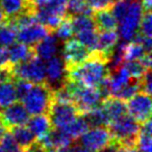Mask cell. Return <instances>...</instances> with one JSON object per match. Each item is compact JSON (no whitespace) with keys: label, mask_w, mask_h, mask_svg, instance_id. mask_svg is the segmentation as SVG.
I'll list each match as a JSON object with an SVG mask.
<instances>
[{"label":"cell","mask_w":152,"mask_h":152,"mask_svg":"<svg viewBox=\"0 0 152 152\" xmlns=\"http://www.w3.org/2000/svg\"><path fill=\"white\" fill-rule=\"evenodd\" d=\"M110 57L99 51H91L90 57L83 63L66 71V78L86 87L98 88L110 74Z\"/></svg>","instance_id":"cell-1"},{"label":"cell","mask_w":152,"mask_h":152,"mask_svg":"<svg viewBox=\"0 0 152 152\" xmlns=\"http://www.w3.org/2000/svg\"><path fill=\"white\" fill-rule=\"evenodd\" d=\"M140 126L141 124L127 113L110 121L106 128L110 132L112 141L119 147L133 148L137 147Z\"/></svg>","instance_id":"cell-2"},{"label":"cell","mask_w":152,"mask_h":152,"mask_svg":"<svg viewBox=\"0 0 152 152\" xmlns=\"http://www.w3.org/2000/svg\"><path fill=\"white\" fill-rule=\"evenodd\" d=\"M52 102L53 90L47 83H34L27 95L22 99V104L31 116L48 114Z\"/></svg>","instance_id":"cell-3"},{"label":"cell","mask_w":152,"mask_h":152,"mask_svg":"<svg viewBox=\"0 0 152 152\" xmlns=\"http://www.w3.org/2000/svg\"><path fill=\"white\" fill-rule=\"evenodd\" d=\"M14 78L25 79L32 83H46V67L43 59L32 56L30 59L13 65Z\"/></svg>","instance_id":"cell-4"},{"label":"cell","mask_w":152,"mask_h":152,"mask_svg":"<svg viewBox=\"0 0 152 152\" xmlns=\"http://www.w3.org/2000/svg\"><path fill=\"white\" fill-rule=\"evenodd\" d=\"M144 13L141 0H131L128 11L122 20L119 22V37L125 42H130L139 30L140 21Z\"/></svg>","instance_id":"cell-5"},{"label":"cell","mask_w":152,"mask_h":152,"mask_svg":"<svg viewBox=\"0 0 152 152\" xmlns=\"http://www.w3.org/2000/svg\"><path fill=\"white\" fill-rule=\"evenodd\" d=\"M80 115L74 103L53 101L48 112L52 128H64Z\"/></svg>","instance_id":"cell-6"},{"label":"cell","mask_w":152,"mask_h":152,"mask_svg":"<svg viewBox=\"0 0 152 152\" xmlns=\"http://www.w3.org/2000/svg\"><path fill=\"white\" fill-rule=\"evenodd\" d=\"M64 43L63 61L65 63L66 71L83 63L90 57L91 51L78 40L70 39Z\"/></svg>","instance_id":"cell-7"},{"label":"cell","mask_w":152,"mask_h":152,"mask_svg":"<svg viewBox=\"0 0 152 152\" xmlns=\"http://www.w3.org/2000/svg\"><path fill=\"white\" fill-rule=\"evenodd\" d=\"M127 113L137 121L140 124L149 120L151 117L152 102L150 95L139 92L126 101Z\"/></svg>","instance_id":"cell-8"},{"label":"cell","mask_w":152,"mask_h":152,"mask_svg":"<svg viewBox=\"0 0 152 152\" xmlns=\"http://www.w3.org/2000/svg\"><path fill=\"white\" fill-rule=\"evenodd\" d=\"M78 140L81 146L94 152H97L98 150L102 149L113 142L107 128L103 126L90 127L78 137Z\"/></svg>","instance_id":"cell-9"},{"label":"cell","mask_w":152,"mask_h":152,"mask_svg":"<svg viewBox=\"0 0 152 152\" xmlns=\"http://www.w3.org/2000/svg\"><path fill=\"white\" fill-rule=\"evenodd\" d=\"M0 117L7 129H11L15 126L26 125L30 118V115L21 102L16 101L11 105L0 110Z\"/></svg>","instance_id":"cell-10"},{"label":"cell","mask_w":152,"mask_h":152,"mask_svg":"<svg viewBox=\"0 0 152 152\" xmlns=\"http://www.w3.org/2000/svg\"><path fill=\"white\" fill-rule=\"evenodd\" d=\"M49 30L39 22H34L29 25L23 26L17 29L18 42L23 43L27 46H34L49 34Z\"/></svg>","instance_id":"cell-11"},{"label":"cell","mask_w":152,"mask_h":152,"mask_svg":"<svg viewBox=\"0 0 152 152\" xmlns=\"http://www.w3.org/2000/svg\"><path fill=\"white\" fill-rule=\"evenodd\" d=\"M45 67H46V83L50 87L52 85H56V88L63 85L66 78V67L63 58L54 55L47 61Z\"/></svg>","instance_id":"cell-12"},{"label":"cell","mask_w":152,"mask_h":152,"mask_svg":"<svg viewBox=\"0 0 152 152\" xmlns=\"http://www.w3.org/2000/svg\"><path fill=\"white\" fill-rule=\"evenodd\" d=\"M34 55L40 57L43 61H48L49 58L57 54L58 51V40L53 32H49L44 39L32 46Z\"/></svg>","instance_id":"cell-13"},{"label":"cell","mask_w":152,"mask_h":152,"mask_svg":"<svg viewBox=\"0 0 152 152\" xmlns=\"http://www.w3.org/2000/svg\"><path fill=\"white\" fill-rule=\"evenodd\" d=\"M27 125L30 131L34 134L37 141L47 135L52 129V125H51L48 114L34 115L32 118H29Z\"/></svg>","instance_id":"cell-14"},{"label":"cell","mask_w":152,"mask_h":152,"mask_svg":"<svg viewBox=\"0 0 152 152\" xmlns=\"http://www.w3.org/2000/svg\"><path fill=\"white\" fill-rule=\"evenodd\" d=\"M119 41V34L116 30H103L98 31V41H97V49L96 50L103 53L107 57L113 54L115 47L117 46Z\"/></svg>","instance_id":"cell-15"},{"label":"cell","mask_w":152,"mask_h":152,"mask_svg":"<svg viewBox=\"0 0 152 152\" xmlns=\"http://www.w3.org/2000/svg\"><path fill=\"white\" fill-rule=\"evenodd\" d=\"M0 9L5 19H12L25 11L34 10L28 0H0Z\"/></svg>","instance_id":"cell-16"},{"label":"cell","mask_w":152,"mask_h":152,"mask_svg":"<svg viewBox=\"0 0 152 152\" xmlns=\"http://www.w3.org/2000/svg\"><path fill=\"white\" fill-rule=\"evenodd\" d=\"M92 18L94 20L97 31L116 30L118 27V22L110 9L94 12Z\"/></svg>","instance_id":"cell-17"},{"label":"cell","mask_w":152,"mask_h":152,"mask_svg":"<svg viewBox=\"0 0 152 152\" xmlns=\"http://www.w3.org/2000/svg\"><path fill=\"white\" fill-rule=\"evenodd\" d=\"M13 133L20 150H28L37 143V139L34 133L30 131L26 125H21V126H15L9 129Z\"/></svg>","instance_id":"cell-18"},{"label":"cell","mask_w":152,"mask_h":152,"mask_svg":"<svg viewBox=\"0 0 152 152\" xmlns=\"http://www.w3.org/2000/svg\"><path fill=\"white\" fill-rule=\"evenodd\" d=\"M10 55V61L13 65L22 63L30 59L32 56H34V52L32 46H27L23 43H13L7 47Z\"/></svg>","instance_id":"cell-19"},{"label":"cell","mask_w":152,"mask_h":152,"mask_svg":"<svg viewBox=\"0 0 152 152\" xmlns=\"http://www.w3.org/2000/svg\"><path fill=\"white\" fill-rule=\"evenodd\" d=\"M101 105L105 110L110 121L127 114L126 101L119 99L117 97H114V96H110V97L102 100Z\"/></svg>","instance_id":"cell-20"},{"label":"cell","mask_w":152,"mask_h":152,"mask_svg":"<svg viewBox=\"0 0 152 152\" xmlns=\"http://www.w3.org/2000/svg\"><path fill=\"white\" fill-rule=\"evenodd\" d=\"M83 116L87 119L90 127H106L108 125V123L110 122V118H108L107 114H106L103 106L101 105V103L98 106H96V107H94L93 110L83 114Z\"/></svg>","instance_id":"cell-21"},{"label":"cell","mask_w":152,"mask_h":152,"mask_svg":"<svg viewBox=\"0 0 152 152\" xmlns=\"http://www.w3.org/2000/svg\"><path fill=\"white\" fill-rule=\"evenodd\" d=\"M14 79L0 83V110L17 101Z\"/></svg>","instance_id":"cell-22"},{"label":"cell","mask_w":152,"mask_h":152,"mask_svg":"<svg viewBox=\"0 0 152 152\" xmlns=\"http://www.w3.org/2000/svg\"><path fill=\"white\" fill-rule=\"evenodd\" d=\"M17 40V26L13 19H5L0 27V47H9Z\"/></svg>","instance_id":"cell-23"},{"label":"cell","mask_w":152,"mask_h":152,"mask_svg":"<svg viewBox=\"0 0 152 152\" xmlns=\"http://www.w3.org/2000/svg\"><path fill=\"white\" fill-rule=\"evenodd\" d=\"M90 128V125L88 123L87 119L85 118L83 115H79L77 118L74 121H72L69 125H67L66 127H64V130L74 140H78V137H80L83 133H85L88 129Z\"/></svg>","instance_id":"cell-24"},{"label":"cell","mask_w":152,"mask_h":152,"mask_svg":"<svg viewBox=\"0 0 152 152\" xmlns=\"http://www.w3.org/2000/svg\"><path fill=\"white\" fill-rule=\"evenodd\" d=\"M67 3L68 0H46L42 7H36V9H41L47 13L61 16V17H66L67 16Z\"/></svg>","instance_id":"cell-25"},{"label":"cell","mask_w":152,"mask_h":152,"mask_svg":"<svg viewBox=\"0 0 152 152\" xmlns=\"http://www.w3.org/2000/svg\"><path fill=\"white\" fill-rule=\"evenodd\" d=\"M67 15H87L93 16V11L90 9L87 0H68L67 3Z\"/></svg>","instance_id":"cell-26"},{"label":"cell","mask_w":152,"mask_h":152,"mask_svg":"<svg viewBox=\"0 0 152 152\" xmlns=\"http://www.w3.org/2000/svg\"><path fill=\"white\" fill-rule=\"evenodd\" d=\"M71 21H72V26H73L74 34L79 31H83V30L96 29L95 23H94V20L92 18V16H87V15L72 16Z\"/></svg>","instance_id":"cell-27"},{"label":"cell","mask_w":152,"mask_h":152,"mask_svg":"<svg viewBox=\"0 0 152 152\" xmlns=\"http://www.w3.org/2000/svg\"><path fill=\"white\" fill-rule=\"evenodd\" d=\"M53 34H55L57 40L61 41V42H66V41L72 39V37L74 36V30L73 26H72L71 17L69 15H67L64 18L63 21L61 22V24L55 28Z\"/></svg>","instance_id":"cell-28"},{"label":"cell","mask_w":152,"mask_h":152,"mask_svg":"<svg viewBox=\"0 0 152 152\" xmlns=\"http://www.w3.org/2000/svg\"><path fill=\"white\" fill-rule=\"evenodd\" d=\"M146 53V50L141 44L135 42H126L123 48V59L126 61H133L140 59Z\"/></svg>","instance_id":"cell-29"},{"label":"cell","mask_w":152,"mask_h":152,"mask_svg":"<svg viewBox=\"0 0 152 152\" xmlns=\"http://www.w3.org/2000/svg\"><path fill=\"white\" fill-rule=\"evenodd\" d=\"M76 34V40H78L83 45H85L90 51H95L97 49L98 31L97 29H90L79 31Z\"/></svg>","instance_id":"cell-30"},{"label":"cell","mask_w":152,"mask_h":152,"mask_svg":"<svg viewBox=\"0 0 152 152\" xmlns=\"http://www.w3.org/2000/svg\"><path fill=\"white\" fill-rule=\"evenodd\" d=\"M129 73L130 77L132 79H141L145 72L148 69H146L139 59H133V61H126L122 64Z\"/></svg>","instance_id":"cell-31"},{"label":"cell","mask_w":152,"mask_h":152,"mask_svg":"<svg viewBox=\"0 0 152 152\" xmlns=\"http://www.w3.org/2000/svg\"><path fill=\"white\" fill-rule=\"evenodd\" d=\"M0 147L4 152H19L20 148L14 137L13 133L7 129L2 137H0Z\"/></svg>","instance_id":"cell-32"},{"label":"cell","mask_w":152,"mask_h":152,"mask_svg":"<svg viewBox=\"0 0 152 152\" xmlns=\"http://www.w3.org/2000/svg\"><path fill=\"white\" fill-rule=\"evenodd\" d=\"M137 148L140 152H151L152 149V139L151 132L140 130L139 137H137Z\"/></svg>","instance_id":"cell-33"},{"label":"cell","mask_w":152,"mask_h":152,"mask_svg":"<svg viewBox=\"0 0 152 152\" xmlns=\"http://www.w3.org/2000/svg\"><path fill=\"white\" fill-rule=\"evenodd\" d=\"M14 83H15V90H16V95H17V99L22 101L24 97L27 95L29 90L34 86V83H30L25 79H20L15 78L14 79Z\"/></svg>","instance_id":"cell-34"},{"label":"cell","mask_w":152,"mask_h":152,"mask_svg":"<svg viewBox=\"0 0 152 152\" xmlns=\"http://www.w3.org/2000/svg\"><path fill=\"white\" fill-rule=\"evenodd\" d=\"M139 29H140V32H141L142 34L151 38V34H152V16H151V12L150 11H146L143 13L142 18H141V21H140Z\"/></svg>","instance_id":"cell-35"},{"label":"cell","mask_w":152,"mask_h":152,"mask_svg":"<svg viewBox=\"0 0 152 152\" xmlns=\"http://www.w3.org/2000/svg\"><path fill=\"white\" fill-rule=\"evenodd\" d=\"M90 9L94 12L102 11V10L112 9L113 4L115 3L114 0H87Z\"/></svg>","instance_id":"cell-36"},{"label":"cell","mask_w":152,"mask_h":152,"mask_svg":"<svg viewBox=\"0 0 152 152\" xmlns=\"http://www.w3.org/2000/svg\"><path fill=\"white\" fill-rule=\"evenodd\" d=\"M152 77H151V71L150 69H148L145 72V74L143 75L141 79H140V88H141V92L151 95L152 91Z\"/></svg>","instance_id":"cell-37"},{"label":"cell","mask_w":152,"mask_h":152,"mask_svg":"<svg viewBox=\"0 0 152 152\" xmlns=\"http://www.w3.org/2000/svg\"><path fill=\"white\" fill-rule=\"evenodd\" d=\"M13 65L10 61L7 47H0V69Z\"/></svg>","instance_id":"cell-38"},{"label":"cell","mask_w":152,"mask_h":152,"mask_svg":"<svg viewBox=\"0 0 152 152\" xmlns=\"http://www.w3.org/2000/svg\"><path fill=\"white\" fill-rule=\"evenodd\" d=\"M118 149H119V146L115 142H112V143L106 145L102 149L98 150L97 152H118Z\"/></svg>","instance_id":"cell-39"},{"label":"cell","mask_w":152,"mask_h":152,"mask_svg":"<svg viewBox=\"0 0 152 152\" xmlns=\"http://www.w3.org/2000/svg\"><path fill=\"white\" fill-rule=\"evenodd\" d=\"M71 150H72V152H94V151H92V150L81 146L80 144H77V145L73 144V145L71 146Z\"/></svg>","instance_id":"cell-40"},{"label":"cell","mask_w":152,"mask_h":152,"mask_svg":"<svg viewBox=\"0 0 152 152\" xmlns=\"http://www.w3.org/2000/svg\"><path fill=\"white\" fill-rule=\"evenodd\" d=\"M141 4H142V7H143L144 12L151 11L152 0H141Z\"/></svg>","instance_id":"cell-41"},{"label":"cell","mask_w":152,"mask_h":152,"mask_svg":"<svg viewBox=\"0 0 152 152\" xmlns=\"http://www.w3.org/2000/svg\"><path fill=\"white\" fill-rule=\"evenodd\" d=\"M118 152H140L137 147L133 148H124V147H119Z\"/></svg>","instance_id":"cell-42"},{"label":"cell","mask_w":152,"mask_h":152,"mask_svg":"<svg viewBox=\"0 0 152 152\" xmlns=\"http://www.w3.org/2000/svg\"><path fill=\"white\" fill-rule=\"evenodd\" d=\"M5 130H7V127H5V125L3 124L2 119H1V117H0V137H2V134L4 133Z\"/></svg>","instance_id":"cell-43"},{"label":"cell","mask_w":152,"mask_h":152,"mask_svg":"<svg viewBox=\"0 0 152 152\" xmlns=\"http://www.w3.org/2000/svg\"><path fill=\"white\" fill-rule=\"evenodd\" d=\"M4 21H5V16H4V14L2 13L1 9H0V27L2 26V24L4 23Z\"/></svg>","instance_id":"cell-44"},{"label":"cell","mask_w":152,"mask_h":152,"mask_svg":"<svg viewBox=\"0 0 152 152\" xmlns=\"http://www.w3.org/2000/svg\"><path fill=\"white\" fill-rule=\"evenodd\" d=\"M56 152H72L71 146H70V147H67V148H61V149H58V150H56Z\"/></svg>","instance_id":"cell-45"},{"label":"cell","mask_w":152,"mask_h":152,"mask_svg":"<svg viewBox=\"0 0 152 152\" xmlns=\"http://www.w3.org/2000/svg\"><path fill=\"white\" fill-rule=\"evenodd\" d=\"M19 152H34V151H32L31 149H28V150H23V151H22V150H20Z\"/></svg>","instance_id":"cell-46"},{"label":"cell","mask_w":152,"mask_h":152,"mask_svg":"<svg viewBox=\"0 0 152 152\" xmlns=\"http://www.w3.org/2000/svg\"><path fill=\"white\" fill-rule=\"evenodd\" d=\"M0 152H4V151L2 150V148H1V147H0Z\"/></svg>","instance_id":"cell-47"},{"label":"cell","mask_w":152,"mask_h":152,"mask_svg":"<svg viewBox=\"0 0 152 152\" xmlns=\"http://www.w3.org/2000/svg\"><path fill=\"white\" fill-rule=\"evenodd\" d=\"M114 1H115V2H116V1H119V0H114Z\"/></svg>","instance_id":"cell-48"},{"label":"cell","mask_w":152,"mask_h":152,"mask_svg":"<svg viewBox=\"0 0 152 152\" xmlns=\"http://www.w3.org/2000/svg\"><path fill=\"white\" fill-rule=\"evenodd\" d=\"M28 1H29V2H30V3H31V0H28Z\"/></svg>","instance_id":"cell-49"}]
</instances>
